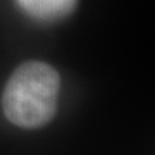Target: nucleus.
I'll list each match as a JSON object with an SVG mask.
<instances>
[{
	"mask_svg": "<svg viewBox=\"0 0 155 155\" xmlns=\"http://www.w3.org/2000/svg\"><path fill=\"white\" fill-rule=\"evenodd\" d=\"M28 16L39 22H58L69 16L78 0H16Z\"/></svg>",
	"mask_w": 155,
	"mask_h": 155,
	"instance_id": "2",
	"label": "nucleus"
},
{
	"mask_svg": "<svg viewBox=\"0 0 155 155\" xmlns=\"http://www.w3.org/2000/svg\"><path fill=\"white\" fill-rule=\"evenodd\" d=\"M61 76L45 62H25L6 83L2 106L16 127L38 129L52 121L58 108Z\"/></svg>",
	"mask_w": 155,
	"mask_h": 155,
	"instance_id": "1",
	"label": "nucleus"
}]
</instances>
